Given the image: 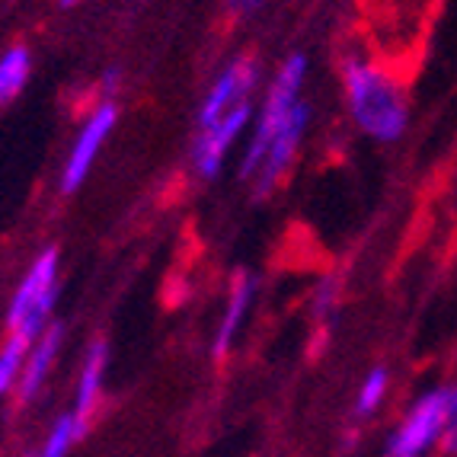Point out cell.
<instances>
[{"mask_svg":"<svg viewBox=\"0 0 457 457\" xmlns=\"http://www.w3.org/2000/svg\"><path fill=\"white\" fill-rule=\"evenodd\" d=\"M307 125H311V106L301 99V103L295 106V112L288 115V122L282 125V131L272 137V145H269L260 170H256L250 179L253 192H256L260 198H266L269 192H275L278 186H282L285 173H288L291 163H295V157H297V147H301V141H304Z\"/></svg>","mask_w":457,"mask_h":457,"instance_id":"cell-8","label":"cell"},{"mask_svg":"<svg viewBox=\"0 0 457 457\" xmlns=\"http://www.w3.org/2000/svg\"><path fill=\"white\" fill-rule=\"evenodd\" d=\"M390 387V371L387 368H371L365 374V381L359 384V394H355V416L359 420H368L371 412H378V406L384 403Z\"/></svg>","mask_w":457,"mask_h":457,"instance_id":"cell-15","label":"cell"},{"mask_svg":"<svg viewBox=\"0 0 457 457\" xmlns=\"http://www.w3.org/2000/svg\"><path fill=\"white\" fill-rule=\"evenodd\" d=\"M32 74V54L26 46H13L0 54V106L23 93Z\"/></svg>","mask_w":457,"mask_h":457,"instance_id":"cell-12","label":"cell"},{"mask_svg":"<svg viewBox=\"0 0 457 457\" xmlns=\"http://www.w3.org/2000/svg\"><path fill=\"white\" fill-rule=\"evenodd\" d=\"M256 288H260V282H256L250 272H240L234 282H230L228 304H224V313H221V320H218V329H214V339H212L214 359H228V352L234 349L237 336L244 329L246 313H250L253 301H256Z\"/></svg>","mask_w":457,"mask_h":457,"instance_id":"cell-9","label":"cell"},{"mask_svg":"<svg viewBox=\"0 0 457 457\" xmlns=\"http://www.w3.org/2000/svg\"><path fill=\"white\" fill-rule=\"evenodd\" d=\"M304 80H307V58L304 54H288L282 62V68L275 71L266 96H262L256 122L246 131L250 137H246L244 157H240V176H244V179H253V173L260 170L262 157H266L269 145H272V137L282 131V125L288 122V115L295 112V106L301 103Z\"/></svg>","mask_w":457,"mask_h":457,"instance_id":"cell-2","label":"cell"},{"mask_svg":"<svg viewBox=\"0 0 457 457\" xmlns=\"http://www.w3.org/2000/svg\"><path fill=\"white\" fill-rule=\"evenodd\" d=\"M115 119H119V109H115L112 99H103L93 106V112L84 119V125L77 129L74 145L68 151V161L62 170V192H77L84 186V179L90 176L93 163L103 154V145L109 141L115 129Z\"/></svg>","mask_w":457,"mask_h":457,"instance_id":"cell-5","label":"cell"},{"mask_svg":"<svg viewBox=\"0 0 457 457\" xmlns=\"http://www.w3.org/2000/svg\"><path fill=\"white\" fill-rule=\"evenodd\" d=\"M345 106L355 129L378 145L400 141L410 125V99L403 80L368 52H352L343 58Z\"/></svg>","mask_w":457,"mask_h":457,"instance_id":"cell-1","label":"cell"},{"mask_svg":"<svg viewBox=\"0 0 457 457\" xmlns=\"http://www.w3.org/2000/svg\"><path fill=\"white\" fill-rule=\"evenodd\" d=\"M77 0H62V7H74Z\"/></svg>","mask_w":457,"mask_h":457,"instance_id":"cell-19","label":"cell"},{"mask_svg":"<svg viewBox=\"0 0 457 457\" xmlns=\"http://www.w3.org/2000/svg\"><path fill=\"white\" fill-rule=\"evenodd\" d=\"M269 0H228V10L230 13H237V16H250V13H256L260 7H266Z\"/></svg>","mask_w":457,"mask_h":457,"instance_id":"cell-17","label":"cell"},{"mask_svg":"<svg viewBox=\"0 0 457 457\" xmlns=\"http://www.w3.org/2000/svg\"><path fill=\"white\" fill-rule=\"evenodd\" d=\"M313 311H317V317H333V311H336V282L333 278H327L320 288L313 291Z\"/></svg>","mask_w":457,"mask_h":457,"instance_id":"cell-16","label":"cell"},{"mask_svg":"<svg viewBox=\"0 0 457 457\" xmlns=\"http://www.w3.org/2000/svg\"><path fill=\"white\" fill-rule=\"evenodd\" d=\"M106 365H109V345L103 339H93L84 352V365L77 374V396H74V416L87 426V420L96 410L99 396H103V384H106Z\"/></svg>","mask_w":457,"mask_h":457,"instance_id":"cell-11","label":"cell"},{"mask_svg":"<svg viewBox=\"0 0 457 457\" xmlns=\"http://www.w3.org/2000/svg\"><path fill=\"white\" fill-rule=\"evenodd\" d=\"M445 448H448L451 454H457V412H454V420H451L448 432H445Z\"/></svg>","mask_w":457,"mask_h":457,"instance_id":"cell-18","label":"cell"},{"mask_svg":"<svg viewBox=\"0 0 457 457\" xmlns=\"http://www.w3.org/2000/svg\"><path fill=\"white\" fill-rule=\"evenodd\" d=\"M84 428L87 426L77 420L74 412H64V416H58V420H54V426L48 428L42 448H38V457H68L71 445L84 435Z\"/></svg>","mask_w":457,"mask_h":457,"instance_id":"cell-14","label":"cell"},{"mask_svg":"<svg viewBox=\"0 0 457 457\" xmlns=\"http://www.w3.org/2000/svg\"><path fill=\"white\" fill-rule=\"evenodd\" d=\"M457 412V387H432L406 410L400 426L387 438V457H422L432 445L445 442Z\"/></svg>","mask_w":457,"mask_h":457,"instance_id":"cell-4","label":"cell"},{"mask_svg":"<svg viewBox=\"0 0 457 457\" xmlns=\"http://www.w3.org/2000/svg\"><path fill=\"white\" fill-rule=\"evenodd\" d=\"M256 84H260V62L253 54H240L230 64H224V71L214 77V84L208 87L205 99L198 106V129L218 122L230 109L250 103Z\"/></svg>","mask_w":457,"mask_h":457,"instance_id":"cell-7","label":"cell"},{"mask_svg":"<svg viewBox=\"0 0 457 457\" xmlns=\"http://www.w3.org/2000/svg\"><path fill=\"white\" fill-rule=\"evenodd\" d=\"M29 339L20 333H7L4 345H0V394H10L20 384L26 355H29Z\"/></svg>","mask_w":457,"mask_h":457,"instance_id":"cell-13","label":"cell"},{"mask_svg":"<svg viewBox=\"0 0 457 457\" xmlns=\"http://www.w3.org/2000/svg\"><path fill=\"white\" fill-rule=\"evenodd\" d=\"M54 301H58V250L48 246L26 269L23 282L16 285L13 297H10L7 333H20L29 343H36L38 336L46 333Z\"/></svg>","mask_w":457,"mask_h":457,"instance_id":"cell-3","label":"cell"},{"mask_svg":"<svg viewBox=\"0 0 457 457\" xmlns=\"http://www.w3.org/2000/svg\"><path fill=\"white\" fill-rule=\"evenodd\" d=\"M253 119V103L230 109L228 115H221L218 122L198 129L195 141H192V167H195L198 179H214L228 163L230 147L250 131Z\"/></svg>","mask_w":457,"mask_h":457,"instance_id":"cell-6","label":"cell"},{"mask_svg":"<svg viewBox=\"0 0 457 457\" xmlns=\"http://www.w3.org/2000/svg\"><path fill=\"white\" fill-rule=\"evenodd\" d=\"M62 343H64L62 323H52V327H46V333L29 345L23 374H20V384H16V400H20V403L36 400L38 390L46 387L48 374H52V368H54V359H58V352H62Z\"/></svg>","mask_w":457,"mask_h":457,"instance_id":"cell-10","label":"cell"}]
</instances>
